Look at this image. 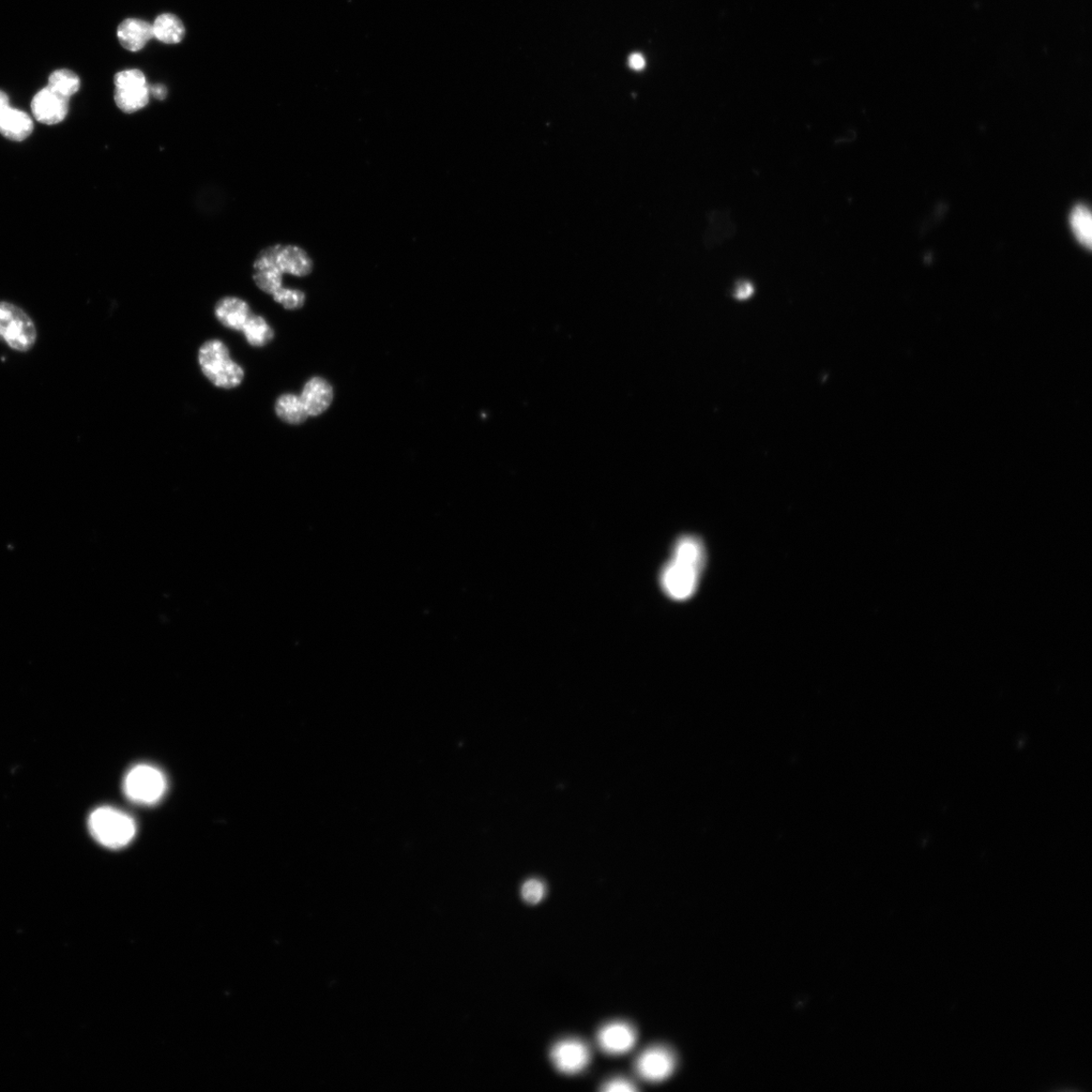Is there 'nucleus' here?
<instances>
[{"label": "nucleus", "mask_w": 1092, "mask_h": 1092, "mask_svg": "<svg viewBox=\"0 0 1092 1092\" xmlns=\"http://www.w3.org/2000/svg\"><path fill=\"white\" fill-rule=\"evenodd\" d=\"M48 87L56 91L60 96L69 100L80 90L81 80L74 72L67 69H60L50 75Z\"/></svg>", "instance_id": "nucleus-20"}, {"label": "nucleus", "mask_w": 1092, "mask_h": 1092, "mask_svg": "<svg viewBox=\"0 0 1092 1092\" xmlns=\"http://www.w3.org/2000/svg\"><path fill=\"white\" fill-rule=\"evenodd\" d=\"M545 892L544 883L537 879L528 880L521 888L523 900L530 904L539 903L543 900Z\"/></svg>", "instance_id": "nucleus-23"}, {"label": "nucleus", "mask_w": 1092, "mask_h": 1092, "mask_svg": "<svg viewBox=\"0 0 1092 1092\" xmlns=\"http://www.w3.org/2000/svg\"><path fill=\"white\" fill-rule=\"evenodd\" d=\"M88 827L97 842L113 849L128 846L136 830L130 815L113 808L96 810L89 816Z\"/></svg>", "instance_id": "nucleus-3"}, {"label": "nucleus", "mask_w": 1092, "mask_h": 1092, "mask_svg": "<svg viewBox=\"0 0 1092 1092\" xmlns=\"http://www.w3.org/2000/svg\"><path fill=\"white\" fill-rule=\"evenodd\" d=\"M155 38L165 44H177L184 39L186 28L184 24L174 14L164 13L159 15L155 24Z\"/></svg>", "instance_id": "nucleus-16"}, {"label": "nucleus", "mask_w": 1092, "mask_h": 1092, "mask_svg": "<svg viewBox=\"0 0 1092 1092\" xmlns=\"http://www.w3.org/2000/svg\"><path fill=\"white\" fill-rule=\"evenodd\" d=\"M9 108V97L0 90V116H2Z\"/></svg>", "instance_id": "nucleus-28"}, {"label": "nucleus", "mask_w": 1092, "mask_h": 1092, "mask_svg": "<svg viewBox=\"0 0 1092 1092\" xmlns=\"http://www.w3.org/2000/svg\"><path fill=\"white\" fill-rule=\"evenodd\" d=\"M197 360L204 375L217 388L235 389L245 379V370L232 359L229 348L221 340L206 341L200 348Z\"/></svg>", "instance_id": "nucleus-2"}, {"label": "nucleus", "mask_w": 1092, "mask_h": 1092, "mask_svg": "<svg viewBox=\"0 0 1092 1092\" xmlns=\"http://www.w3.org/2000/svg\"><path fill=\"white\" fill-rule=\"evenodd\" d=\"M32 112L42 124L50 126L59 124L68 114V99L60 96L48 86L45 87L34 97Z\"/></svg>", "instance_id": "nucleus-9"}, {"label": "nucleus", "mask_w": 1092, "mask_h": 1092, "mask_svg": "<svg viewBox=\"0 0 1092 1092\" xmlns=\"http://www.w3.org/2000/svg\"><path fill=\"white\" fill-rule=\"evenodd\" d=\"M635 1068L643 1080L661 1083L673 1074L676 1068V1057L664 1046H652L637 1058Z\"/></svg>", "instance_id": "nucleus-7"}, {"label": "nucleus", "mask_w": 1092, "mask_h": 1092, "mask_svg": "<svg viewBox=\"0 0 1092 1092\" xmlns=\"http://www.w3.org/2000/svg\"><path fill=\"white\" fill-rule=\"evenodd\" d=\"M258 255L264 258L283 276L306 277L313 269V263L308 253L296 246H271L260 251Z\"/></svg>", "instance_id": "nucleus-6"}, {"label": "nucleus", "mask_w": 1092, "mask_h": 1092, "mask_svg": "<svg viewBox=\"0 0 1092 1092\" xmlns=\"http://www.w3.org/2000/svg\"><path fill=\"white\" fill-rule=\"evenodd\" d=\"M300 398L309 416H318L330 407L333 401V389L326 379L313 377L303 387Z\"/></svg>", "instance_id": "nucleus-12"}, {"label": "nucleus", "mask_w": 1092, "mask_h": 1092, "mask_svg": "<svg viewBox=\"0 0 1092 1092\" xmlns=\"http://www.w3.org/2000/svg\"><path fill=\"white\" fill-rule=\"evenodd\" d=\"M754 293V286L750 282L739 283L735 290V297L737 300H747Z\"/></svg>", "instance_id": "nucleus-25"}, {"label": "nucleus", "mask_w": 1092, "mask_h": 1092, "mask_svg": "<svg viewBox=\"0 0 1092 1092\" xmlns=\"http://www.w3.org/2000/svg\"><path fill=\"white\" fill-rule=\"evenodd\" d=\"M150 95L157 100H163L167 96V88L162 84H156L150 87Z\"/></svg>", "instance_id": "nucleus-27"}, {"label": "nucleus", "mask_w": 1092, "mask_h": 1092, "mask_svg": "<svg viewBox=\"0 0 1092 1092\" xmlns=\"http://www.w3.org/2000/svg\"><path fill=\"white\" fill-rule=\"evenodd\" d=\"M118 38L121 46L131 52L142 50L155 38L154 28L139 19H127L118 26Z\"/></svg>", "instance_id": "nucleus-13"}, {"label": "nucleus", "mask_w": 1092, "mask_h": 1092, "mask_svg": "<svg viewBox=\"0 0 1092 1092\" xmlns=\"http://www.w3.org/2000/svg\"><path fill=\"white\" fill-rule=\"evenodd\" d=\"M251 315L248 302L238 297H225L215 306L217 320L233 331H242Z\"/></svg>", "instance_id": "nucleus-11"}, {"label": "nucleus", "mask_w": 1092, "mask_h": 1092, "mask_svg": "<svg viewBox=\"0 0 1092 1092\" xmlns=\"http://www.w3.org/2000/svg\"><path fill=\"white\" fill-rule=\"evenodd\" d=\"M167 782L163 773L157 768L146 764L132 768L124 781V792L127 797L143 806H151L158 802L164 795Z\"/></svg>", "instance_id": "nucleus-5"}, {"label": "nucleus", "mask_w": 1092, "mask_h": 1092, "mask_svg": "<svg viewBox=\"0 0 1092 1092\" xmlns=\"http://www.w3.org/2000/svg\"><path fill=\"white\" fill-rule=\"evenodd\" d=\"M280 305L286 310H299L305 303L306 296L300 290L295 288H288L282 286L280 290L271 296Z\"/></svg>", "instance_id": "nucleus-21"}, {"label": "nucleus", "mask_w": 1092, "mask_h": 1092, "mask_svg": "<svg viewBox=\"0 0 1092 1092\" xmlns=\"http://www.w3.org/2000/svg\"><path fill=\"white\" fill-rule=\"evenodd\" d=\"M276 413L283 422L300 425L309 417L305 406L294 393H284L276 402Z\"/></svg>", "instance_id": "nucleus-18"}, {"label": "nucleus", "mask_w": 1092, "mask_h": 1092, "mask_svg": "<svg viewBox=\"0 0 1092 1092\" xmlns=\"http://www.w3.org/2000/svg\"><path fill=\"white\" fill-rule=\"evenodd\" d=\"M637 1088L634 1084L627 1080L616 1079L606 1083L602 1088L603 1091H635Z\"/></svg>", "instance_id": "nucleus-24"}, {"label": "nucleus", "mask_w": 1092, "mask_h": 1092, "mask_svg": "<svg viewBox=\"0 0 1092 1092\" xmlns=\"http://www.w3.org/2000/svg\"><path fill=\"white\" fill-rule=\"evenodd\" d=\"M705 564L706 551L701 538L694 536L679 538L669 561L661 573L660 582L664 593L675 601H685L693 597Z\"/></svg>", "instance_id": "nucleus-1"}, {"label": "nucleus", "mask_w": 1092, "mask_h": 1092, "mask_svg": "<svg viewBox=\"0 0 1092 1092\" xmlns=\"http://www.w3.org/2000/svg\"><path fill=\"white\" fill-rule=\"evenodd\" d=\"M146 76L138 69L120 71L115 76L116 88H127L147 85Z\"/></svg>", "instance_id": "nucleus-22"}, {"label": "nucleus", "mask_w": 1092, "mask_h": 1092, "mask_svg": "<svg viewBox=\"0 0 1092 1092\" xmlns=\"http://www.w3.org/2000/svg\"><path fill=\"white\" fill-rule=\"evenodd\" d=\"M38 337L37 328L23 309L9 301H0V339L14 352L32 351Z\"/></svg>", "instance_id": "nucleus-4"}, {"label": "nucleus", "mask_w": 1092, "mask_h": 1092, "mask_svg": "<svg viewBox=\"0 0 1092 1092\" xmlns=\"http://www.w3.org/2000/svg\"><path fill=\"white\" fill-rule=\"evenodd\" d=\"M150 86L116 88L115 102L125 114H135L146 108L150 100Z\"/></svg>", "instance_id": "nucleus-15"}, {"label": "nucleus", "mask_w": 1092, "mask_h": 1092, "mask_svg": "<svg viewBox=\"0 0 1092 1092\" xmlns=\"http://www.w3.org/2000/svg\"><path fill=\"white\" fill-rule=\"evenodd\" d=\"M636 1031L628 1023L614 1022L604 1026L598 1033L600 1048L607 1054L622 1055L629 1052L636 1043Z\"/></svg>", "instance_id": "nucleus-10"}, {"label": "nucleus", "mask_w": 1092, "mask_h": 1092, "mask_svg": "<svg viewBox=\"0 0 1092 1092\" xmlns=\"http://www.w3.org/2000/svg\"><path fill=\"white\" fill-rule=\"evenodd\" d=\"M551 1057L558 1071L565 1074H575L583 1071L589 1065L591 1052L584 1042L568 1039L560 1041L553 1046Z\"/></svg>", "instance_id": "nucleus-8"}, {"label": "nucleus", "mask_w": 1092, "mask_h": 1092, "mask_svg": "<svg viewBox=\"0 0 1092 1092\" xmlns=\"http://www.w3.org/2000/svg\"><path fill=\"white\" fill-rule=\"evenodd\" d=\"M249 345L262 348L275 338V332L263 316L252 314L242 331Z\"/></svg>", "instance_id": "nucleus-17"}, {"label": "nucleus", "mask_w": 1092, "mask_h": 1092, "mask_svg": "<svg viewBox=\"0 0 1092 1092\" xmlns=\"http://www.w3.org/2000/svg\"><path fill=\"white\" fill-rule=\"evenodd\" d=\"M33 119L23 111L9 108L0 116V134L6 138L21 142L32 134Z\"/></svg>", "instance_id": "nucleus-14"}, {"label": "nucleus", "mask_w": 1092, "mask_h": 1092, "mask_svg": "<svg viewBox=\"0 0 1092 1092\" xmlns=\"http://www.w3.org/2000/svg\"><path fill=\"white\" fill-rule=\"evenodd\" d=\"M629 65L634 70H642L646 65V61L642 55L634 54L629 59Z\"/></svg>", "instance_id": "nucleus-26"}, {"label": "nucleus", "mask_w": 1092, "mask_h": 1092, "mask_svg": "<svg viewBox=\"0 0 1092 1092\" xmlns=\"http://www.w3.org/2000/svg\"><path fill=\"white\" fill-rule=\"evenodd\" d=\"M1071 229L1077 240L1087 249L1092 243V219L1090 210L1083 205L1076 206L1070 215Z\"/></svg>", "instance_id": "nucleus-19"}]
</instances>
